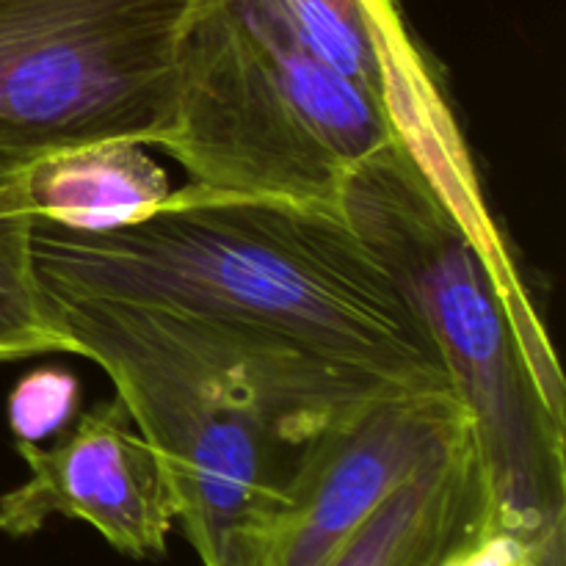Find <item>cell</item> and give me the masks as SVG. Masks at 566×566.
<instances>
[{
    "instance_id": "obj_1",
    "label": "cell",
    "mask_w": 566,
    "mask_h": 566,
    "mask_svg": "<svg viewBox=\"0 0 566 566\" xmlns=\"http://www.w3.org/2000/svg\"><path fill=\"white\" fill-rule=\"evenodd\" d=\"M33 263L55 296L158 310L387 390L457 396L426 324L340 210L188 182L108 230L36 216Z\"/></svg>"
},
{
    "instance_id": "obj_2",
    "label": "cell",
    "mask_w": 566,
    "mask_h": 566,
    "mask_svg": "<svg viewBox=\"0 0 566 566\" xmlns=\"http://www.w3.org/2000/svg\"><path fill=\"white\" fill-rule=\"evenodd\" d=\"M48 293L70 354L114 381L202 566H258L304 446L387 387L249 346L199 321Z\"/></svg>"
},
{
    "instance_id": "obj_3",
    "label": "cell",
    "mask_w": 566,
    "mask_h": 566,
    "mask_svg": "<svg viewBox=\"0 0 566 566\" xmlns=\"http://www.w3.org/2000/svg\"><path fill=\"white\" fill-rule=\"evenodd\" d=\"M340 213L429 329L495 506L525 523L566 520L562 365L514 263L464 230L398 136L352 169Z\"/></svg>"
},
{
    "instance_id": "obj_4",
    "label": "cell",
    "mask_w": 566,
    "mask_h": 566,
    "mask_svg": "<svg viewBox=\"0 0 566 566\" xmlns=\"http://www.w3.org/2000/svg\"><path fill=\"white\" fill-rule=\"evenodd\" d=\"M396 138L387 99L304 42L269 0H197L160 149L193 186L340 210L352 169Z\"/></svg>"
},
{
    "instance_id": "obj_5",
    "label": "cell",
    "mask_w": 566,
    "mask_h": 566,
    "mask_svg": "<svg viewBox=\"0 0 566 566\" xmlns=\"http://www.w3.org/2000/svg\"><path fill=\"white\" fill-rule=\"evenodd\" d=\"M197 0H0V182L97 142L160 147Z\"/></svg>"
},
{
    "instance_id": "obj_6",
    "label": "cell",
    "mask_w": 566,
    "mask_h": 566,
    "mask_svg": "<svg viewBox=\"0 0 566 566\" xmlns=\"http://www.w3.org/2000/svg\"><path fill=\"white\" fill-rule=\"evenodd\" d=\"M470 426L468 409L451 392H385L340 415L304 446L258 566H321L392 490Z\"/></svg>"
},
{
    "instance_id": "obj_7",
    "label": "cell",
    "mask_w": 566,
    "mask_h": 566,
    "mask_svg": "<svg viewBox=\"0 0 566 566\" xmlns=\"http://www.w3.org/2000/svg\"><path fill=\"white\" fill-rule=\"evenodd\" d=\"M28 479L0 497V534L22 539L50 517L92 525L127 558L166 553L175 506L164 470L119 398L88 409L55 446L17 440Z\"/></svg>"
},
{
    "instance_id": "obj_8",
    "label": "cell",
    "mask_w": 566,
    "mask_h": 566,
    "mask_svg": "<svg viewBox=\"0 0 566 566\" xmlns=\"http://www.w3.org/2000/svg\"><path fill=\"white\" fill-rule=\"evenodd\" d=\"M492 509L470 426L392 490L321 566H459V551Z\"/></svg>"
},
{
    "instance_id": "obj_9",
    "label": "cell",
    "mask_w": 566,
    "mask_h": 566,
    "mask_svg": "<svg viewBox=\"0 0 566 566\" xmlns=\"http://www.w3.org/2000/svg\"><path fill=\"white\" fill-rule=\"evenodd\" d=\"M25 191L39 219L108 230L158 208L171 186L144 144L97 142L39 160L25 171Z\"/></svg>"
},
{
    "instance_id": "obj_10",
    "label": "cell",
    "mask_w": 566,
    "mask_h": 566,
    "mask_svg": "<svg viewBox=\"0 0 566 566\" xmlns=\"http://www.w3.org/2000/svg\"><path fill=\"white\" fill-rule=\"evenodd\" d=\"M33 221L25 175L0 182V363L70 354V340L50 321L48 293L33 263Z\"/></svg>"
},
{
    "instance_id": "obj_11",
    "label": "cell",
    "mask_w": 566,
    "mask_h": 566,
    "mask_svg": "<svg viewBox=\"0 0 566 566\" xmlns=\"http://www.w3.org/2000/svg\"><path fill=\"white\" fill-rule=\"evenodd\" d=\"M77 379L64 370H36L14 387L9 398V423L20 442H39L64 431L77 412Z\"/></svg>"
}]
</instances>
